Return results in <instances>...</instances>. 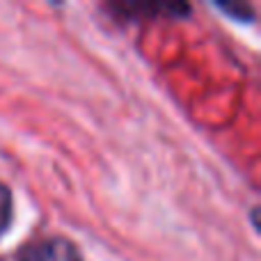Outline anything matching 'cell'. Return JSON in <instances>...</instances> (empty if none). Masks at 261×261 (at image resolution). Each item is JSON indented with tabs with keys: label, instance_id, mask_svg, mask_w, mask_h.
Wrapping results in <instances>:
<instances>
[{
	"label": "cell",
	"instance_id": "obj_1",
	"mask_svg": "<svg viewBox=\"0 0 261 261\" xmlns=\"http://www.w3.org/2000/svg\"><path fill=\"white\" fill-rule=\"evenodd\" d=\"M18 261H83L78 248L67 239H41L30 243Z\"/></svg>",
	"mask_w": 261,
	"mask_h": 261
},
{
	"label": "cell",
	"instance_id": "obj_2",
	"mask_svg": "<svg viewBox=\"0 0 261 261\" xmlns=\"http://www.w3.org/2000/svg\"><path fill=\"white\" fill-rule=\"evenodd\" d=\"M12 220V193L5 184H0V234L7 229Z\"/></svg>",
	"mask_w": 261,
	"mask_h": 261
}]
</instances>
